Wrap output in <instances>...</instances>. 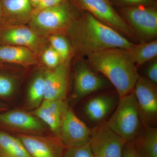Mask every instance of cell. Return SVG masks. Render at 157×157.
<instances>
[{
	"instance_id": "4fadbf2b",
	"label": "cell",
	"mask_w": 157,
	"mask_h": 157,
	"mask_svg": "<svg viewBox=\"0 0 157 157\" xmlns=\"http://www.w3.org/2000/svg\"><path fill=\"white\" fill-rule=\"evenodd\" d=\"M32 157H63L66 147L57 137L20 134L17 136Z\"/></svg>"
},
{
	"instance_id": "7402d4cb",
	"label": "cell",
	"mask_w": 157,
	"mask_h": 157,
	"mask_svg": "<svg viewBox=\"0 0 157 157\" xmlns=\"http://www.w3.org/2000/svg\"><path fill=\"white\" fill-rule=\"evenodd\" d=\"M44 100V72L34 77L27 94V104L31 109H36Z\"/></svg>"
},
{
	"instance_id": "4316f807",
	"label": "cell",
	"mask_w": 157,
	"mask_h": 157,
	"mask_svg": "<svg viewBox=\"0 0 157 157\" xmlns=\"http://www.w3.org/2000/svg\"><path fill=\"white\" fill-rule=\"evenodd\" d=\"M119 8L137 6H155L156 0H109Z\"/></svg>"
},
{
	"instance_id": "5bb4252c",
	"label": "cell",
	"mask_w": 157,
	"mask_h": 157,
	"mask_svg": "<svg viewBox=\"0 0 157 157\" xmlns=\"http://www.w3.org/2000/svg\"><path fill=\"white\" fill-rule=\"evenodd\" d=\"M68 82L67 62L44 72V100H66Z\"/></svg>"
},
{
	"instance_id": "d6a6232c",
	"label": "cell",
	"mask_w": 157,
	"mask_h": 157,
	"mask_svg": "<svg viewBox=\"0 0 157 157\" xmlns=\"http://www.w3.org/2000/svg\"><path fill=\"white\" fill-rule=\"evenodd\" d=\"M30 1L31 5L33 6V8L34 9L38 5L40 0H30Z\"/></svg>"
},
{
	"instance_id": "836d02e7",
	"label": "cell",
	"mask_w": 157,
	"mask_h": 157,
	"mask_svg": "<svg viewBox=\"0 0 157 157\" xmlns=\"http://www.w3.org/2000/svg\"><path fill=\"white\" fill-rule=\"evenodd\" d=\"M6 24L4 21L0 19V29L2 28L4 26L6 25Z\"/></svg>"
},
{
	"instance_id": "5b68a950",
	"label": "cell",
	"mask_w": 157,
	"mask_h": 157,
	"mask_svg": "<svg viewBox=\"0 0 157 157\" xmlns=\"http://www.w3.org/2000/svg\"><path fill=\"white\" fill-rule=\"evenodd\" d=\"M118 13L133 33L135 31L140 36L148 39L157 36V11L155 6L122 7L119 8Z\"/></svg>"
},
{
	"instance_id": "2e32d148",
	"label": "cell",
	"mask_w": 157,
	"mask_h": 157,
	"mask_svg": "<svg viewBox=\"0 0 157 157\" xmlns=\"http://www.w3.org/2000/svg\"><path fill=\"white\" fill-rule=\"evenodd\" d=\"M117 95L106 94L90 99L84 108L86 117L94 122L103 121L117 105L120 98Z\"/></svg>"
},
{
	"instance_id": "ba28073f",
	"label": "cell",
	"mask_w": 157,
	"mask_h": 157,
	"mask_svg": "<svg viewBox=\"0 0 157 157\" xmlns=\"http://www.w3.org/2000/svg\"><path fill=\"white\" fill-rule=\"evenodd\" d=\"M91 134V130L69 108L62 120L57 137L62 144L66 147L86 144Z\"/></svg>"
},
{
	"instance_id": "52a82bcc",
	"label": "cell",
	"mask_w": 157,
	"mask_h": 157,
	"mask_svg": "<svg viewBox=\"0 0 157 157\" xmlns=\"http://www.w3.org/2000/svg\"><path fill=\"white\" fill-rule=\"evenodd\" d=\"M125 143L106 123L91 130L89 142L95 157H122Z\"/></svg>"
},
{
	"instance_id": "d590c367",
	"label": "cell",
	"mask_w": 157,
	"mask_h": 157,
	"mask_svg": "<svg viewBox=\"0 0 157 157\" xmlns=\"http://www.w3.org/2000/svg\"><path fill=\"white\" fill-rule=\"evenodd\" d=\"M0 157H4L2 156V155L0 154Z\"/></svg>"
},
{
	"instance_id": "44dd1931",
	"label": "cell",
	"mask_w": 157,
	"mask_h": 157,
	"mask_svg": "<svg viewBox=\"0 0 157 157\" xmlns=\"http://www.w3.org/2000/svg\"><path fill=\"white\" fill-rule=\"evenodd\" d=\"M127 51L135 64L140 66L157 56V41L134 44Z\"/></svg>"
},
{
	"instance_id": "e575fe53",
	"label": "cell",
	"mask_w": 157,
	"mask_h": 157,
	"mask_svg": "<svg viewBox=\"0 0 157 157\" xmlns=\"http://www.w3.org/2000/svg\"><path fill=\"white\" fill-rule=\"evenodd\" d=\"M2 66H3L2 63H1V62H0V68L2 67Z\"/></svg>"
},
{
	"instance_id": "e0dca14e",
	"label": "cell",
	"mask_w": 157,
	"mask_h": 157,
	"mask_svg": "<svg viewBox=\"0 0 157 157\" xmlns=\"http://www.w3.org/2000/svg\"><path fill=\"white\" fill-rule=\"evenodd\" d=\"M6 24L19 25L29 21L33 8L30 0H1Z\"/></svg>"
},
{
	"instance_id": "cb8c5ba5",
	"label": "cell",
	"mask_w": 157,
	"mask_h": 157,
	"mask_svg": "<svg viewBox=\"0 0 157 157\" xmlns=\"http://www.w3.org/2000/svg\"><path fill=\"white\" fill-rule=\"evenodd\" d=\"M15 84L13 78L5 74H0V98H8L15 90Z\"/></svg>"
},
{
	"instance_id": "f1b7e54d",
	"label": "cell",
	"mask_w": 157,
	"mask_h": 157,
	"mask_svg": "<svg viewBox=\"0 0 157 157\" xmlns=\"http://www.w3.org/2000/svg\"><path fill=\"white\" fill-rule=\"evenodd\" d=\"M147 78L150 81L157 84V62L155 60L149 65L146 69Z\"/></svg>"
},
{
	"instance_id": "7a4b0ae2",
	"label": "cell",
	"mask_w": 157,
	"mask_h": 157,
	"mask_svg": "<svg viewBox=\"0 0 157 157\" xmlns=\"http://www.w3.org/2000/svg\"><path fill=\"white\" fill-rule=\"evenodd\" d=\"M87 56L90 67L109 79L119 98L133 91L140 76L127 50L109 48Z\"/></svg>"
},
{
	"instance_id": "8992f818",
	"label": "cell",
	"mask_w": 157,
	"mask_h": 157,
	"mask_svg": "<svg viewBox=\"0 0 157 157\" xmlns=\"http://www.w3.org/2000/svg\"><path fill=\"white\" fill-rule=\"evenodd\" d=\"M72 1L73 4L79 10L88 12L118 32L129 37L134 36L132 30L109 0Z\"/></svg>"
},
{
	"instance_id": "9c48e42d",
	"label": "cell",
	"mask_w": 157,
	"mask_h": 157,
	"mask_svg": "<svg viewBox=\"0 0 157 157\" xmlns=\"http://www.w3.org/2000/svg\"><path fill=\"white\" fill-rule=\"evenodd\" d=\"M0 125L28 135H41L46 130L45 124L32 113L18 109L0 112Z\"/></svg>"
},
{
	"instance_id": "603a6c76",
	"label": "cell",
	"mask_w": 157,
	"mask_h": 157,
	"mask_svg": "<svg viewBox=\"0 0 157 157\" xmlns=\"http://www.w3.org/2000/svg\"><path fill=\"white\" fill-rule=\"evenodd\" d=\"M50 46L58 54L61 63H67L71 54V48L67 39L60 35L49 36Z\"/></svg>"
},
{
	"instance_id": "6da1fadb",
	"label": "cell",
	"mask_w": 157,
	"mask_h": 157,
	"mask_svg": "<svg viewBox=\"0 0 157 157\" xmlns=\"http://www.w3.org/2000/svg\"><path fill=\"white\" fill-rule=\"evenodd\" d=\"M66 33L73 46L86 56L112 48L128 50L134 44L115 29L82 11L68 27Z\"/></svg>"
},
{
	"instance_id": "ffe728a7",
	"label": "cell",
	"mask_w": 157,
	"mask_h": 157,
	"mask_svg": "<svg viewBox=\"0 0 157 157\" xmlns=\"http://www.w3.org/2000/svg\"><path fill=\"white\" fill-rule=\"evenodd\" d=\"M0 154L4 157H32L18 137L0 131Z\"/></svg>"
},
{
	"instance_id": "7c38bea8",
	"label": "cell",
	"mask_w": 157,
	"mask_h": 157,
	"mask_svg": "<svg viewBox=\"0 0 157 157\" xmlns=\"http://www.w3.org/2000/svg\"><path fill=\"white\" fill-rule=\"evenodd\" d=\"M83 61L77 63L74 75L73 98L78 100L103 89L106 82Z\"/></svg>"
},
{
	"instance_id": "484cf974",
	"label": "cell",
	"mask_w": 157,
	"mask_h": 157,
	"mask_svg": "<svg viewBox=\"0 0 157 157\" xmlns=\"http://www.w3.org/2000/svg\"><path fill=\"white\" fill-rule=\"evenodd\" d=\"M42 59L43 63L50 70L56 68L61 63L58 54L51 46L44 51Z\"/></svg>"
},
{
	"instance_id": "83f0119b",
	"label": "cell",
	"mask_w": 157,
	"mask_h": 157,
	"mask_svg": "<svg viewBox=\"0 0 157 157\" xmlns=\"http://www.w3.org/2000/svg\"><path fill=\"white\" fill-rule=\"evenodd\" d=\"M66 1L67 0H40L38 5L33 10L32 17L39 11L44 9L58 6Z\"/></svg>"
},
{
	"instance_id": "30bf717a",
	"label": "cell",
	"mask_w": 157,
	"mask_h": 157,
	"mask_svg": "<svg viewBox=\"0 0 157 157\" xmlns=\"http://www.w3.org/2000/svg\"><path fill=\"white\" fill-rule=\"evenodd\" d=\"M155 84L140 76L133 90L140 117L144 123H151L156 119L157 90Z\"/></svg>"
},
{
	"instance_id": "277c9868",
	"label": "cell",
	"mask_w": 157,
	"mask_h": 157,
	"mask_svg": "<svg viewBox=\"0 0 157 157\" xmlns=\"http://www.w3.org/2000/svg\"><path fill=\"white\" fill-rule=\"evenodd\" d=\"M116 107L106 123L126 143H132L138 137L141 120L133 92L120 98Z\"/></svg>"
},
{
	"instance_id": "ac0fdd59",
	"label": "cell",
	"mask_w": 157,
	"mask_h": 157,
	"mask_svg": "<svg viewBox=\"0 0 157 157\" xmlns=\"http://www.w3.org/2000/svg\"><path fill=\"white\" fill-rule=\"evenodd\" d=\"M0 62L23 66L36 64V54L29 48L16 45H0Z\"/></svg>"
},
{
	"instance_id": "3957f363",
	"label": "cell",
	"mask_w": 157,
	"mask_h": 157,
	"mask_svg": "<svg viewBox=\"0 0 157 157\" xmlns=\"http://www.w3.org/2000/svg\"><path fill=\"white\" fill-rule=\"evenodd\" d=\"M77 9L67 0L58 6L44 9L32 17L30 28L41 37L66 33L71 22L78 17Z\"/></svg>"
},
{
	"instance_id": "d6986e66",
	"label": "cell",
	"mask_w": 157,
	"mask_h": 157,
	"mask_svg": "<svg viewBox=\"0 0 157 157\" xmlns=\"http://www.w3.org/2000/svg\"><path fill=\"white\" fill-rule=\"evenodd\" d=\"M132 144L140 157H157V130L147 128Z\"/></svg>"
},
{
	"instance_id": "4dcf8cb0",
	"label": "cell",
	"mask_w": 157,
	"mask_h": 157,
	"mask_svg": "<svg viewBox=\"0 0 157 157\" xmlns=\"http://www.w3.org/2000/svg\"><path fill=\"white\" fill-rule=\"evenodd\" d=\"M0 19L4 21L6 24L4 18V13H3L2 5V1L0 0ZM7 25V24H6Z\"/></svg>"
},
{
	"instance_id": "9a60e30c",
	"label": "cell",
	"mask_w": 157,
	"mask_h": 157,
	"mask_svg": "<svg viewBox=\"0 0 157 157\" xmlns=\"http://www.w3.org/2000/svg\"><path fill=\"white\" fill-rule=\"evenodd\" d=\"M69 108L66 100H45L32 113L57 137L62 120Z\"/></svg>"
},
{
	"instance_id": "8fae6325",
	"label": "cell",
	"mask_w": 157,
	"mask_h": 157,
	"mask_svg": "<svg viewBox=\"0 0 157 157\" xmlns=\"http://www.w3.org/2000/svg\"><path fill=\"white\" fill-rule=\"evenodd\" d=\"M42 38L25 26L7 25L0 29V44L26 47L36 54L43 46Z\"/></svg>"
},
{
	"instance_id": "d4e9b609",
	"label": "cell",
	"mask_w": 157,
	"mask_h": 157,
	"mask_svg": "<svg viewBox=\"0 0 157 157\" xmlns=\"http://www.w3.org/2000/svg\"><path fill=\"white\" fill-rule=\"evenodd\" d=\"M63 157H95L89 144L73 147H66Z\"/></svg>"
},
{
	"instance_id": "f546056e",
	"label": "cell",
	"mask_w": 157,
	"mask_h": 157,
	"mask_svg": "<svg viewBox=\"0 0 157 157\" xmlns=\"http://www.w3.org/2000/svg\"><path fill=\"white\" fill-rule=\"evenodd\" d=\"M122 157H140L131 143H126Z\"/></svg>"
},
{
	"instance_id": "1f68e13d",
	"label": "cell",
	"mask_w": 157,
	"mask_h": 157,
	"mask_svg": "<svg viewBox=\"0 0 157 157\" xmlns=\"http://www.w3.org/2000/svg\"><path fill=\"white\" fill-rule=\"evenodd\" d=\"M7 106L4 103L0 102V112L5 111L7 109Z\"/></svg>"
}]
</instances>
